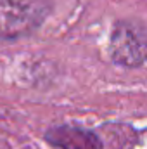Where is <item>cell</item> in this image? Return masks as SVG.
Instances as JSON below:
<instances>
[{
  "label": "cell",
  "instance_id": "cell-1",
  "mask_svg": "<svg viewBox=\"0 0 147 149\" xmlns=\"http://www.w3.org/2000/svg\"><path fill=\"white\" fill-rule=\"evenodd\" d=\"M49 14L45 0H0V40L30 35Z\"/></svg>",
  "mask_w": 147,
  "mask_h": 149
},
{
  "label": "cell",
  "instance_id": "cell-2",
  "mask_svg": "<svg viewBox=\"0 0 147 149\" xmlns=\"http://www.w3.org/2000/svg\"><path fill=\"white\" fill-rule=\"evenodd\" d=\"M109 52L116 64L140 66L147 59V28L137 21H118L111 33Z\"/></svg>",
  "mask_w": 147,
  "mask_h": 149
},
{
  "label": "cell",
  "instance_id": "cell-3",
  "mask_svg": "<svg viewBox=\"0 0 147 149\" xmlns=\"http://www.w3.org/2000/svg\"><path fill=\"white\" fill-rule=\"evenodd\" d=\"M45 141L57 149H102V142L97 134L73 125L49 128L45 132Z\"/></svg>",
  "mask_w": 147,
  "mask_h": 149
}]
</instances>
